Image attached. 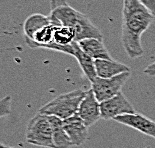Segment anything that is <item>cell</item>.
<instances>
[{
    "mask_svg": "<svg viewBox=\"0 0 155 148\" xmlns=\"http://www.w3.org/2000/svg\"><path fill=\"white\" fill-rule=\"evenodd\" d=\"M155 17L139 0H123L122 45L126 54L135 59L144 53L141 36L150 27Z\"/></svg>",
    "mask_w": 155,
    "mask_h": 148,
    "instance_id": "cell-1",
    "label": "cell"
},
{
    "mask_svg": "<svg viewBox=\"0 0 155 148\" xmlns=\"http://www.w3.org/2000/svg\"><path fill=\"white\" fill-rule=\"evenodd\" d=\"M49 19L56 27L67 26L74 30L75 41L86 38L103 39L101 31L83 13L75 10L67 3V0H50Z\"/></svg>",
    "mask_w": 155,
    "mask_h": 148,
    "instance_id": "cell-2",
    "label": "cell"
},
{
    "mask_svg": "<svg viewBox=\"0 0 155 148\" xmlns=\"http://www.w3.org/2000/svg\"><path fill=\"white\" fill-rule=\"evenodd\" d=\"M85 90L76 89L61 94L43 105L39 113L59 117L64 120L77 114L78 108L85 95Z\"/></svg>",
    "mask_w": 155,
    "mask_h": 148,
    "instance_id": "cell-3",
    "label": "cell"
},
{
    "mask_svg": "<svg viewBox=\"0 0 155 148\" xmlns=\"http://www.w3.org/2000/svg\"><path fill=\"white\" fill-rule=\"evenodd\" d=\"M26 141L32 145L55 148L48 115L38 112L29 120L26 127Z\"/></svg>",
    "mask_w": 155,
    "mask_h": 148,
    "instance_id": "cell-4",
    "label": "cell"
},
{
    "mask_svg": "<svg viewBox=\"0 0 155 148\" xmlns=\"http://www.w3.org/2000/svg\"><path fill=\"white\" fill-rule=\"evenodd\" d=\"M131 72H124L111 78L96 77L91 82V89L99 102L105 101L121 92L122 87L129 79Z\"/></svg>",
    "mask_w": 155,
    "mask_h": 148,
    "instance_id": "cell-5",
    "label": "cell"
},
{
    "mask_svg": "<svg viewBox=\"0 0 155 148\" xmlns=\"http://www.w3.org/2000/svg\"><path fill=\"white\" fill-rule=\"evenodd\" d=\"M101 118L104 120H114V118L123 114L135 113L134 107L129 102L126 96L119 92L115 96L100 102Z\"/></svg>",
    "mask_w": 155,
    "mask_h": 148,
    "instance_id": "cell-6",
    "label": "cell"
},
{
    "mask_svg": "<svg viewBox=\"0 0 155 148\" xmlns=\"http://www.w3.org/2000/svg\"><path fill=\"white\" fill-rule=\"evenodd\" d=\"M77 114L87 127L94 125L101 118L100 102L95 97L93 90H86L85 95L82 99L78 108Z\"/></svg>",
    "mask_w": 155,
    "mask_h": 148,
    "instance_id": "cell-7",
    "label": "cell"
},
{
    "mask_svg": "<svg viewBox=\"0 0 155 148\" xmlns=\"http://www.w3.org/2000/svg\"><path fill=\"white\" fill-rule=\"evenodd\" d=\"M114 121L155 139V121L149 119L142 114L137 112L132 114H123L114 118Z\"/></svg>",
    "mask_w": 155,
    "mask_h": 148,
    "instance_id": "cell-8",
    "label": "cell"
},
{
    "mask_svg": "<svg viewBox=\"0 0 155 148\" xmlns=\"http://www.w3.org/2000/svg\"><path fill=\"white\" fill-rule=\"evenodd\" d=\"M63 126L73 146H80L88 137V127L78 114L63 120Z\"/></svg>",
    "mask_w": 155,
    "mask_h": 148,
    "instance_id": "cell-9",
    "label": "cell"
},
{
    "mask_svg": "<svg viewBox=\"0 0 155 148\" xmlns=\"http://www.w3.org/2000/svg\"><path fill=\"white\" fill-rule=\"evenodd\" d=\"M94 63L97 76L101 78H111L124 72H130V68L127 65L113 59H96Z\"/></svg>",
    "mask_w": 155,
    "mask_h": 148,
    "instance_id": "cell-10",
    "label": "cell"
},
{
    "mask_svg": "<svg viewBox=\"0 0 155 148\" xmlns=\"http://www.w3.org/2000/svg\"><path fill=\"white\" fill-rule=\"evenodd\" d=\"M77 43L79 47L94 60H96V59H109L111 60L112 59L109 51L107 50V48L105 47L103 43V39L86 38L78 41Z\"/></svg>",
    "mask_w": 155,
    "mask_h": 148,
    "instance_id": "cell-11",
    "label": "cell"
},
{
    "mask_svg": "<svg viewBox=\"0 0 155 148\" xmlns=\"http://www.w3.org/2000/svg\"><path fill=\"white\" fill-rule=\"evenodd\" d=\"M49 121L51 124L52 137L55 148H70L72 145L70 139L67 135L63 126V120L59 117L48 115Z\"/></svg>",
    "mask_w": 155,
    "mask_h": 148,
    "instance_id": "cell-12",
    "label": "cell"
},
{
    "mask_svg": "<svg viewBox=\"0 0 155 148\" xmlns=\"http://www.w3.org/2000/svg\"><path fill=\"white\" fill-rule=\"evenodd\" d=\"M73 46H74L73 57H75V59L77 60L79 66H80L81 70L83 71L84 75L87 77V79L90 82H92L97 77L94 59L91 58L89 55L85 53V52L79 47V45L76 41L73 42Z\"/></svg>",
    "mask_w": 155,
    "mask_h": 148,
    "instance_id": "cell-13",
    "label": "cell"
},
{
    "mask_svg": "<svg viewBox=\"0 0 155 148\" xmlns=\"http://www.w3.org/2000/svg\"><path fill=\"white\" fill-rule=\"evenodd\" d=\"M48 24H50V19H49L48 15L34 13V14L28 16L25 19L24 24H23V32H24L25 40L26 39H32L33 35L39 29Z\"/></svg>",
    "mask_w": 155,
    "mask_h": 148,
    "instance_id": "cell-14",
    "label": "cell"
},
{
    "mask_svg": "<svg viewBox=\"0 0 155 148\" xmlns=\"http://www.w3.org/2000/svg\"><path fill=\"white\" fill-rule=\"evenodd\" d=\"M53 41L59 45H69L75 41V32L67 26L56 27L53 35Z\"/></svg>",
    "mask_w": 155,
    "mask_h": 148,
    "instance_id": "cell-15",
    "label": "cell"
},
{
    "mask_svg": "<svg viewBox=\"0 0 155 148\" xmlns=\"http://www.w3.org/2000/svg\"><path fill=\"white\" fill-rule=\"evenodd\" d=\"M11 113V96L3 97L0 99V118L10 115Z\"/></svg>",
    "mask_w": 155,
    "mask_h": 148,
    "instance_id": "cell-16",
    "label": "cell"
},
{
    "mask_svg": "<svg viewBox=\"0 0 155 148\" xmlns=\"http://www.w3.org/2000/svg\"><path fill=\"white\" fill-rule=\"evenodd\" d=\"M155 17V0H139Z\"/></svg>",
    "mask_w": 155,
    "mask_h": 148,
    "instance_id": "cell-17",
    "label": "cell"
},
{
    "mask_svg": "<svg viewBox=\"0 0 155 148\" xmlns=\"http://www.w3.org/2000/svg\"><path fill=\"white\" fill-rule=\"evenodd\" d=\"M143 72L145 74L149 75V76H155V62L148 65V66L143 70Z\"/></svg>",
    "mask_w": 155,
    "mask_h": 148,
    "instance_id": "cell-18",
    "label": "cell"
},
{
    "mask_svg": "<svg viewBox=\"0 0 155 148\" xmlns=\"http://www.w3.org/2000/svg\"><path fill=\"white\" fill-rule=\"evenodd\" d=\"M0 148H12V147H10V146H6V145H4V144H2L1 142H0Z\"/></svg>",
    "mask_w": 155,
    "mask_h": 148,
    "instance_id": "cell-19",
    "label": "cell"
},
{
    "mask_svg": "<svg viewBox=\"0 0 155 148\" xmlns=\"http://www.w3.org/2000/svg\"><path fill=\"white\" fill-rule=\"evenodd\" d=\"M12 148H14V147H12Z\"/></svg>",
    "mask_w": 155,
    "mask_h": 148,
    "instance_id": "cell-20",
    "label": "cell"
}]
</instances>
